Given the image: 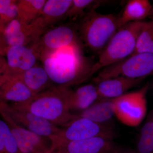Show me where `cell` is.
<instances>
[{
  "label": "cell",
  "instance_id": "cell-13",
  "mask_svg": "<svg viewBox=\"0 0 153 153\" xmlns=\"http://www.w3.org/2000/svg\"><path fill=\"white\" fill-rule=\"evenodd\" d=\"M122 149L114 140L103 137L64 143L53 153H117Z\"/></svg>",
  "mask_w": 153,
  "mask_h": 153
},
{
  "label": "cell",
  "instance_id": "cell-21",
  "mask_svg": "<svg viewBox=\"0 0 153 153\" xmlns=\"http://www.w3.org/2000/svg\"><path fill=\"white\" fill-rule=\"evenodd\" d=\"M46 0H19L17 2V19L30 24L41 16Z\"/></svg>",
  "mask_w": 153,
  "mask_h": 153
},
{
  "label": "cell",
  "instance_id": "cell-26",
  "mask_svg": "<svg viewBox=\"0 0 153 153\" xmlns=\"http://www.w3.org/2000/svg\"><path fill=\"white\" fill-rule=\"evenodd\" d=\"M17 2L15 0H0L1 32L10 22L18 18Z\"/></svg>",
  "mask_w": 153,
  "mask_h": 153
},
{
  "label": "cell",
  "instance_id": "cell-9",
  "mask_svg": "<svg viewBox=\"0 0 153 153\" xmlns=\"http://www.w3.org/2000/svg\"><path fill=\"white\" fill-rule=\"evenodd\" d=\"M47 30L40 16L30 24L23 23L17 18L1 32V51L12 46H32Z\"/></svg>",
  "mask_w": 153,
  "mask_h": 153
},
{
  "label": "cell",
  "instance_id": "cell-14",
  "mask_svg": "<svg viewBox=\"0 0 153 153\" xmlns=\"http://www.w3.org/2000/svg\"><path fill=\"white\" fill-rule=\"evenodd\" d=\"M35 96L19 76L1 75V101L23 103L30 101Z\"/></svg>",
  "mask_w": 153,
  "mask_h": 153
},
{
  "label": "cell",
  "instance_id": "cell-28",
  "mask_svg": "<svg viewBox=\"0 0 153 153\" xmlns=\"http://www.w3.org/2000/svg\"><path fill=\"white\" fill-rule=\"evenodd\" d=\"M147 120L152 121L153 122V109L151 111V112L148 115Z\"/></svg>",
  "mask_w": 153,
  "mask_h": 153
},
{
  "label": "cell",
  "instance_id": "cell-5",
  "mask_svg": "<svg viewBox=\"0 0 153 153\" xmlns=\"http://www.w3.org/2000/svg\"><path fill=\"white\" fill-rule=\"evenodd\" d=\"M116 136L114 128L111 123H98L78 116V117L60 128L59 131L50 138L52 143L51 153L64 143L95 137L114 140Z\"/></svg>",
  "mask_w": 153,
  "mask_h": 153
},
{
  "label": "cell",
  "instance_id": "cell-29",
  "mask_svg": "<svg viewBox=\"0 0 153 153\" xmlns=\"http://www.w3.org/2000/svg\"><path fill=\"white\" fill-rule=\"evenodd\" d=\"M148 18L150 19L151 21H153V5L152 6V9H151Z\"/></svg>",
  "mask_w": 153,
  "mask_h": 153
},
{
  "label": "cell",
  "instance_id": "cell-10",
  "mask_svg": "<svg viewBox=\"0 0 153 153\" xmlns=\"http://www.w3.org/2000/svg\"><path fill=\"white\" fill-rule=\"evenodd\" d=\"M0 113L2 119L8 126L21 153H51L52 143L49 138L19 125L2 110L0 109Z\"/></svg>",
  "mask_w": 153,
  "mask_h": 153
},
{
  "label": "cell",
  "instance_id": "cell-24",
  "mask_svg": "<svg viewBox=\"0 0 153 153\" xmlns=\"http://www.w3.org/2000/svg\"><path fill=\"white\" fill-rule=\"evenodd\" d=\"M137 153H153V122L147 120L143 126L137 141Z\"/></svg>",
  "mask_w": 153,
  "mask_h": 153
},
{
  "label": "cell",
  "instance_id": "cell-22",
  "mask_svg": "<svg viewBox=\"0 0 153 153\" xmlns=\"http://www.w3.org/2000/svg\"><path fill=\"white\" fill-rule=\"evenodd\" d=\"M153 54V21L144 22L137 39L133 54Z\"/></svg>",
  "mask_w": 153,
  "mask_h": 153
},
{
  "label": "cell",
  "instance_id": "cell-2",
  "mask_svg": "<svg viewBox=\"0 0 153 153\" xmlns=\"http://www.w3.org/2000/svg\"><path fill=\"white\" fill-rule=\"evenodd\" d=\"M70 88L54 86L37 94L30 101L11 104L12 106L29 111L57 126L62 127L78 117L68 108V97Z\"/></svg>",
  "mask_w": 153,
  "mask_h": 153
},
{
  "label": "cell",
  "instance_id": "cell-20",
  "mask_svg": "<svg viewBox=\"0 0 153 153\" xmlns=\"http://www.w3.org/2000/svg\"><path fill=\"white\" fill-rule=\"evenodd\" d=\"M73 0H48L46 1L40 16L47 30L61 19L66 18Z\"/></svg>",
  "mask_w": 153,
  "mask_h": 153
},
{
  "label": "cell",
  "instance_id": "cell-27",
  "mask_svg": "<svg viewBox=\"0 0 153 153\" xmlns=\"http://www.w3.org/2000/svg\"><path fill=\"white\" fill-rule=\"evenodd\" d=\"M117 153H137L135 151L132 150L131 149H122Z\"/></svg>",
  "mask_w": 153,
  "mask_h": 153
},
{
  "label": "cell",
  "instance_id": "cell-6",
  "mask_svg": "<svg viewBox=\"0 0 153 153\" xmlns=\"http://www.w3.org/2000/svg\"><path fill=\"white\" fill-rule=\"evenodd\" d=\"M149 89L148 82L138 90L114 98L115 116L118 119L129 126H137L141 123L146 114V95Z\"/></svg>",
  "mask_w": 153,
  "mask_h": 153
},
{
  "label": "cell",
  "instance_id": "cell-1",
  "mask_svg": "<svg viewBox=\"0 0 153 153\" xmlns=\"http://www.w3.org/2000/svg\"><path fill=\"white\" fill-rule=\"evenodd\" d=\"M82 46L64 47L40 58L53 84L70 88L85 82L95 73V63L84 56Z\"/></svg>",
  "mask_w": 153,
  "mask_h": 153
},
{
  "label": "cell",
  "instance_id": "cell-23",
  "mask_svg": "<svg viewBox=\"0 0 153 153\" xmlns=\"http://www.w3.org/2000/svg\"><path fill=\"white\" fill-rule=\"evenodd\" d=\"M112 1L105 0H73L66 18H81L88 11L96 9L102 5H104Z\"/></svg>",
  "mask_w": 153,
  "mask_h": 153
},
{
  "label": "cell",
  "instance_id": "cell-17",
  "mask_svg": "<svg viewBox=\"0 0 153 153\" xmlns=\"http://www.w3.org/2000/svg\"><path fill=\"white\" fill-rule=\"evenodd\" d=\"M18 76L23 80L35 95L54 86L43 66L36 64Z\"/></svg>",
  "mask_w": 153,
  "mask_h": 153
},
{
  "label": "cell",
  "instance_id": "cell-3",
  "mask_svg": "<svg viewBox=\"0 0 153 153\" xmlns=\"http://www.w3.org/2000/svg\"><path fill=\"white\" fill-rule=\"evenodd\" d=\"M76 25L82 44L99 55L119 30L117 17L99 13L95 9L85 13Z\"/></svg>",
  "mask_w": 153,
  "mask_h": 153
},
{
  "label": "cell",
  "instance_id": "cell-7",
  "mask_svg": "<svg viewBox=\"0 0 153 153\" xmlns=\"http://www.w3.org/2000/svg\"><path fill=\"white\" fill-rule=\"evenodd\" d=\"M153 74V54H133L122 61L103 68L96 79L117 76L131 78H144Z\"/></svg>",
  "mask_w": 153,
  "mask_h": 153
},
{
  "label": "cell",
  "instance_id": "cell-8",
  "mask_svg": "<svg viewBox=\"0 0 153 153\" xmlns=\"http://www.w3.org/2000/svg\"><path fill=\"white\" fill-rule=\"evenodd\" d=\"M83 46L76 24L68 23L49 29L33 47L39 57L64 47Z\"/></svg>",
  "mask_w": 153,
  "mask_h": 153
},
{
  "label": "cell",
  "instance_id": "cell-15",
  "mask_svg": "<svg viewBox=\"0 0 153 153\" xmlns=\"http://www.w3.org/2000/svg\"><path fill=\"white\" fill-rule=\"evenodd\" d=\"M144 78H131L117 76L107 79H94L99 99H112L119 97L127 91L139 85Z\"/></svg>",
  "mask_w": 153,
  "mask_h": 153
},
{
  "label": "cell",
  "instance_id": "cell-12",
  "mask_svg": "<svg viewBox=\"0 0 153 153\" xmlns=\"http://www.w3.org/2000/svg\"><path fill=\"white\" fill-rule=\"evenodd\" d=\"M6 55V67L1 75L18 76L36 64L39 57L31 46H12L2 52Z\"/></svg>",
  "mask_w": 153,
  "mask_h": 153
},
{
  "label": "cell",
  "instance_id": "cell-4",
  "mask_svg": "<svg viewBox=\"0 0 153 153\" xmlns=\"http://www.w3.org/2000/svg\"><path fill=\"white\" fill-rule=\"evenodd\" d=\"M144 21L131 22L120 28L99 55L94 72L122 61L133 54Z\"/></svg>",
  "mask_w": 153,
  "mask_h": 153
},
{
  "label": "cell",
  "instance_id": "cell-25",
  "mask_svg": "<svg viewBox=\"0 0 153 153\" xmlns=\"http://www.w3.org/2000/svg\"><path fill=\"white\" fill-rule=\"evenodd\" d=\"M0 153H21L8 126L3 119L0 120Z\"/></svg>",
  "mask_w": 153,
  "mask_h": 153
},
{
  "label": "cell",
  "instance_id": "cell-16",
  "mask_svg": "<svg viewBox=\"0 0 153 153\" xmlns=\"http://www.w3.org/2000/svg\"><path fill=\"white\" fill-rule=\"evenodd\" d=\"M99 99L96 85L87 84L80 86L76 90L70 89L68 97V105L71 111L82 112L91 106Z\"/></svg>",
  "mask_w": 153,
  "mask_h": 153
},
{
  "label": "cell",
  "instance_id": "cell-11",
  "mask_svg": "<svg viewBox=\"0 0 153 153\" xmlns=\"http://www.w3.org/2000/svg\"><path fill=\"white\" fill-rule=\"evenodd\" d=\"M0 109L8 114L19 125L40 135L51 138L60 128L29 111L12 106L0 101Z\"/></svg>",
  "mask_w": 153,
  "mask_h": 153
},
{
  "label": "cell",
  "instance_id": "cell-30",
  "mask_svg": "<svg viewBox=\"0 0 153 153\" xmlns=\"http://www.w3.org/2000/svg\"><path fill=\"white\" fill-rule=\"evenodd\" d=\"M149 89L152 90L153 93V79L150 83H149Z\"/></svg>",
  "mask_w": 153,
  "mask_h": 153
},
{
  "label": "cell",
  "instance_id": "cell-18",
  "mask_svg": "<svg viewBox=\"0 0 153 153\" xmlns=\"http://www.w3.org/2000/svg\"><path fill=\"white\" fill-rule=\"evenodd\" d=\"M115 109L114 98L98 100L87 109L77 114L98 123H110L115 115Z\"/></svg>",
  "mask_w": 153,
  "mask_h": 153
},
{
  "label": "cell",
  "instance_id": "cell-19",
  "mask_svg": "<svg viewBox=\"0 0 153 153\" xmlns=\"http://www.w3.org/2000/svg\"><path fill=\"white\" fill-rule=\"evenodd\" d=\"M152 6L148 0L128 1L121 16L118 17L119 29L131 22H142L148 18Z\"/></svg>",
  "mask_w": 153,
  "mask_h": 153
}]
</instances>
